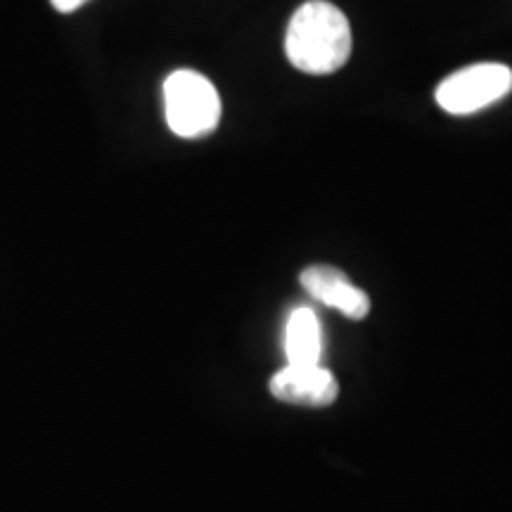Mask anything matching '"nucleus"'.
Listing matches in <instances>:
<instances>
[{
  "instance_id": "1",
  "label": "nucleus",
  "mask_w": 512,
  "mask_h": 512,
  "mask_svg": "<svg viewBox=\"0 0 512 512\" xmlns=\"http://www.w3.org/2000/svg\"><path fill=\"white\" fill-rule=\"evenodd\" d=\"M285 55L299 72L325 76L351 57V24L328 0H309L294 12L285 36Z\"/></svg>"
},
{
  "instance_id": "2",
  "label": "nucleus",
  "mask_w": 512,
  "mask_h": 512,
  "mask_svg": "<svg viewBox=\"0 0 512 512\" xmlns=\"http://www.w3.org/2000/svg\"><path fill=\"white\" fill-rule=\"evenodd\" d=\"M166 124L178 138H204L221 121V98L207 76L178 69L164 81Z\"/></svg>"
},
{
  "instance_id": "5",
  "label": "nucleus",
  "mask_w": 512,
  "mask_h": 512,
  "mask_svg": "<svg viewBox=\"0 0 512 512\" xmlns=\"http://www.w3.org/2000/svg\"><path fill=\"white\" fill-rule=\"evenodd\" d=\"M302 287L320 304L332 306L351 320H363L370 313V299L363 290L351 285L342 271L332 266H309L302 271Z\"/></svg>"
},
{
  "instance_id": "4",
  "label": "nucleus",
  "mask_w": 512,
  "mask_h": 512,
  "mask_svg": "<svg viewBox=\"0 0 512 512\" xmlns=\"http://www.w3.org/2000/svg\"><path fill=\"white\" fill-rule=\"evenodd\" d=\"M268 389L278 401L309 408L330 406L339 392L337 380L330 370L320 366H292V363H287V368L273 375Z\"/></svg>"
},
{
  "instance_id": "3",
  "label": "nucleus",
  "mask_w": 512,
  "mask_h": 512,
  "mask_svg": "<svg viewBox=\"0 0 512 512\" xmlns=\"http://www.w3.org/2000/svg\"><path fill=\"white\" fill-rule=\"evenodd\" d=\"M512 91V69L501 62H482L458 69L437 86V105L453 117L475 114Z\"/></svg>"
},
{
  "instance_id": "6",
  "label": "nucleus",
  "mask_w": 512,
  "mask_h": 512,
  "mask_svg": "<svg viewBox=\"0 0 512 512\" xmlns=\"http://www.w3.org/2000/svg\"><path fill=\"white\" fill-rule=\"evenodd\" d=\"M285 354L292 366H320L323 354V330L316 311L294 309L285 328Z\"/></svg>"
},
{
  "instance_id": "7",
  "label": "nucleus",
  "mask_w": 512,
  "mask_h": 512,
  "mask_svg": "<svg viewBox=\"0 0 512 512\" xmlns=\"http://www.w3.org/2000/svg\"><path fill=\"white\" fill-rule=\"evenodd\" d=\"M50 3H53V8L57 12H64V15H67V12L79 10L81 5L88 3V0H50Z\"/></svg>"
}]
</instances>
